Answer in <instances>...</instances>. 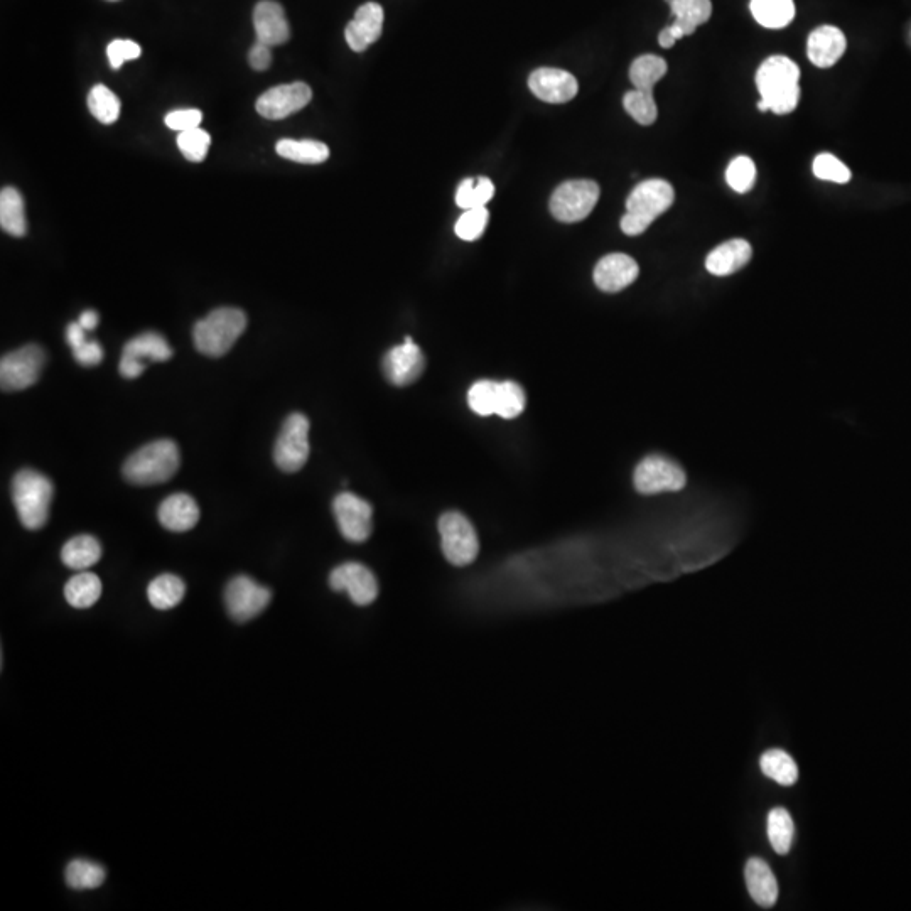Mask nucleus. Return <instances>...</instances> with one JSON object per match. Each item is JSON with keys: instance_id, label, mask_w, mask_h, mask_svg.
<instances>
[{"instance_id": "obj_6", "label": "nucleus", "mask_w": 911, "mask_h": 911, "mask_svg": "<svg viewBox=\"0 0 911 911\" xmlns=\"http://www.w3.org/2000/svg\"><path fill=\"white\" fill-rule=\"evenodd\" d=\"M443 554L453 566L464 567L478 557L480 542L473 523L463 513L446 512L439 518Z\"/></svg>"}, {"instance_id": "obj_42", "label": "nucleus", "mask_w": 911, "mask_h": 911, "mask_svg": "<svg viewBox=\"0 0 911 911\" xmlns=\"http://www.w3.org/2000/svg\"><path fill=\"white\" fill-rule=\"evenodd\" d=\"M211 146V137L208 132L196 127V129L184 130L179 132L178 147L183 152V156L191 162L205 161L208 149Z\"/></svg>"}, {"instance_id": "obj_44", "label": "nucleus", "mask_w": 911, "mask_h": 911, "mask_svg": "<svg viewBox=\"0 0 911 911\" xmlns=\"http://www.w3.org/2000/svg\"><path fill=\"white\" fill-rule=\"evenodd\" d=\"M814 174L822 181H831V183L846 184L851 181V169L847 168L844 162L839 161L832 154H819L814 159Z\"/></svg>"}, {"instance_id": "obj_5", "label": "nucleus", "mask_w": 911, "mask_h": 911, "mask_svg": "<svg viewBox=\"0 0 911 911\" xmlns=\"http://www.w3.org/2000/svg\"><path fill=\"white\" fill-rule=\"evenodd\" d=\"M245 328L247 314L242 309L218 308L196 323L193 340L200 353L220 358L232 350Z\"/></svg>"}, {"instance_id": "obj_46", "label": "nucleus", "mask_w": 911, "mask_h": 911, "mask_svg": "<svg viewBox=\"0 0 911 911\" xmlns=\"http://www.w3.org/2000/svg\"><path fill=\"white\" fill-rule=\"evenodd\" d=\"M201 120H203V114H201L200 110H196V108H184V110L169 112V114L166 115L164 122H166L169 129L184 132V130L200 127Z\"/></svg>"}, {"instance_id": "obj_29", "label": "nucleus", "mask_w": 911, "mask_h": 911, "mask_svg": "<svg viewBox=\"0 0 911 911\" xmlns=\"http://www.w3.org/2000/svg\"><path fill=\"white\" fill-rule=\"evenodd\" d=\"M184 594H186L184 581L174 574H162V576L156 577L147 588L149 603L156 610L162 611L176 608L183 601Z\"/></svg>"}, {"instance_id": "obj_50", "label": "nucleus", "mask_w": 911, "mask_h": 911, "mask_svg": "<svg viewBox=\"0 0 911 911\" xmlns=\"http://www.w3.org/2000/svg\"><path fill=\"white\" fill-rule=\"evenodd\" d=\"M78 323H80L83 328L87 329V331H93V329L98 326V314L95 313V311H92V309H88L85 313H81Z\"/></svg>"}, {"instance_id": "obj_1", "label": "nucleus", "mask_w": 911, "mask_h": 911, "mask_svg": "<svg viewBox=\"0 0 911 911\" xmlns=\"http://www.w3.org/2000/svg\"><path fill=\"white\" fill-rule=\"evenodd\" d=\"M800 68L787 56H771L763 61L756 73V85L761 100L758 110L787 115L798 107L800 100Z\"/></svg>"}, {"instance_id": "obj_19", "label": "nucleus", "mask_w": 911, "mask_h": 911, "mask_svg": "<svg viewBox=\"0 0 911 911\" xmlns=\"http://www.w3.org/2000/svg\"><path fill=\"white\" fill-rule=\"evenodd\" d=\"M640 274L637 260L626 254H610L599 260L594 269V284L603 292L623 291L637 281Z\"/></svg>"}, {"instance_id": "obj_2", "label": "nucleus", "mask_w": 911, "mask_h": 911, "mask_svg": "<svg viewBox=\"0 0 911 911\" xmlns=\"http://www.w3.org/2000/svg\"><path fill=\"white\" fill-rule=\"evenodd\" d=\"M675 191L664 179H648L638 184L626 200V213L621 218V230L628 237L647 232L658 216L674 205Z\"/></svg>"}, {"instance_id": "obj_33", "label": "nucleus", "mask_w": 911, "mask_h": 911, "mask_svg": "<svg viewBox=\"0 0 911 911\" xmlns=\"http://www.w3.org/2000/svg\"><path fill=\"white\" fill-rule=\"evenodd\" d=\"M275 151L284 159L299 164H321L328 161L329 149L326 144L319 141H292V139H282L277 142Z\"/></svg>"}, {"instance_id": "obj_11", "label": "nucleus", "mask_w": 911, "mask_h": 911, "mask_svg": "<svg viewBox=\"0 0 911 911\" xmlns=\"http://www.w3.org/2000/svg\"><path fill=\"white\" fill-rule=\"evenodd\" d=\"M173 356V348L169 346L164 336L154 331H147L135 336L124 346V353L120 358L119 372L124 378L141 377L146 370V360L151 362H168Z\"/></svg>"}, {"instance_id": "obj_36", "label": "nucleus", "mask_w": 911, "mask_h": 911, "mask_svg": "<svg viewBox=\"0 0 911 911\" xmlns=\"http://www.w3.org/2000/svg\"><path fill=\"white\" fill-rule=\"evenodd\" d=\"M65 878L66 885L73 890H95L105 883V869L87 859H75L68 864Z\"/></svg>"}, {"instance_id": "obj_27", "label": "nucleus", "mask_w": 911, "mask_h": 911, "mask_svg": "<svg viewBox=\"0 0 911 911\" xmlns=\"http://www.w3.org/2000/svg\"><path fill=\"white\" fill-rule=\"evenodd\" d=\"M0 227L17 238L24 237L27 232L24 198L12 186H6L0 193Z\"/></svg>"}, {"instance_id": "obj_37", "label": "nucleus", "mask_w": 911, "mask_h": 911, "mask_svg": "<svg viewBox=\"0 0 911 911\" xmlns=\"http://www.w3.org/2000/svg\"><path fill=\"white\" fill-rule=\"evenodd\" d=\"M88 108L93 117L102 124H115L119 120L120 100L110 88L105 85H95L92 92L88 93Z\"/></svg>"}, {"instance_id": "obj_52", "label": "nucleus", "mask_w": 911, "mask_h": 911, "mask_svg": "<svg viewBox=\"0 0 911 911\" xmlns=\"http://www.w3.org/2000/svg\"><path fill=\"white\" fill-rule=\"evenodd\" d=\"M108 2H119V0H108Z\"/></svg>"}, {"instance_id": "obj_25", "label": "nucleus", "mask_w": 911, "mask_h": 911, "mask_svg": "<svg viewBox=\"0 0 911 911\" xmlns=\"http://www.w3.org/2000/svg\"><path fill=\"white\" fill-rule=\"evenodd\" d=\"M744 879L750 896L761 908H773L778 900L777 876L771 871L766 861L751 858L744 868Z\"/></svg>"}, {"instance_id": "obj_18", "label": "nucleus", "mask_w": 911, "mask_h": 911, "mask_svg": "<svg viewBox=\"0 0 911 911\" xmlns=\"http://www.w3.org/2000/svg\"><path fill=\"white\" fill-rule=\"evenodd\" d=\"M383 9L377 2H367L358 7L355 17L346 26V43L355 53H362L377 43L383 31Z\"/></svg>"}, {"instance_id": "obj_40", "label": "nucleus", "mask_w": 911, "mask_h": 911, "mask_svg": "<svg viewBox=\"0 0 911 911\" xmlns=\"http://www.w3.org/2000/svg\"><path fill=\"white\" fill-rule=\"evenodd\" d=\"M496 397H498V382L493 380H480L473 383L468 392V405L478 416H496Z\"/></svg>"}, {"instance_id": "obj_3", "label": "nucleus", "mask_w": 911, "mask_h": 911, "mask_svg": "<svg viewBox=\"0 0 911 911\" xmlns=\"http://www.w3.org/2000/svg\"><path fill=\"white\" fill-rule=\"evenodd\" d=\"M178 444L171 439H159L130 454L124 464L125 480L134 485H159L171 480L179 469Z\"/></svg>"}, {"instance_id": "obj_7", "label": "nucleus", "mask_w": 911, "mask_h": 911, "mask_svg": "<svg viewBox=\"0 0 911 911\" xmlns=\"http://www.w3.org/2000/svg\"><path fill=\"white\" fill-rule=\"evenodd\" d=\"M598 183L589 179H576L562 183L550 198V213L562 223L583 222L598 205Z\"/></svg>"}, {"instance_id": "obj_17", "label": "nucleus", "mask_w": 911, "mask_h": 911, "mask_svg": "<svg viewBox=\"0 0 911 911\" xmlns=\"http://www.w3.org/2000/svg\"><path fill=\"white\" fill-rule=\"evenodd\" d=\"M530 92L542 102L567 103L579 92L576 76L557 68H539L529 78Z\"/></svg>"}, {"instance_id": "obj_8", "label": "nucleus", "mask_w": 911, "mask_h": 911, "mask_svg": "<svg viewBox=\"0 0 911 911\" xmlns=\"http://www.w3.org/2000/svg\"><path fill=\"white\" fill-rule=\"evenodd\" d=\"M46 363V353L39 345H26L2 356L0 385L4 392L26 390L38 382Z\"/></svg>"}, {"instance_id": "obj_45", "label": "nucleus", "mask_w": 911, "mask_h": 911, "mask_svg": "<svg viewBox=\"0 0 911 911\" xmlns=\"http://www.w3.org/2000/svg\"><path fill=\"white\" fill-rule=\"evenodd\" d=\"M141 53V46L130 39H115L108 44L107 48L108 61H110L112 70H120V66L124 65L125 61L137 60Z\"/></svg>"}, {"instance_id": "obj_15", "label": "nucleus", "mask_w": 911, "mask_h": 911, "mask_svg": "<svg viewBox=\"0 0 911 911\" xmlns=\"http://www.w3.org/2000/svg\"><path fill=\"white\" fill-rule=\"evenodd\" d=\"M311 98V88L302 81H296L270 88L264 95H260L255 108L264 119L281 120L302 110L311 102Z\"/></svg>"}, {"instance_id": "obj_31", "label": "nucleus", "mask_w": 911, "mask_h": 911, "mask_svg": "<svg viewBox=\"0 0 911 911\" xmlns=\"http://www.w3.org/2000/svg\"><path fill=\"white\" fill-rule=\"evenodd\" d=\"M751 14L768 29L787 27L795 17L793 0H751Z\"/></svg>"}, {"instance_id": "obj_48", "label": "nucleus", "mask_w": 911, "mask_h": 911, "mask_svg": "<svg viewBox=\"0 0 911 911\" xmlns=\"http://www.w3.org/2000/svg\"><path fill=\"white\" fill-rule=\"evenodd\" d=\"M248 63H250V66H252L255 71L269 70L270 63H272V53H270V46L257 41V43L252 46V49H250V54H248Z\"/></svg>"}, {"instance_id": "obj_51", "label": "nucleus", "mask_w": 911, "mask_h": 911, "mask_svg": "<svg viewBox=\"0 0 911 911\" xmlns=\"http://www.w3.org/2000/svg\"><path fill=\"white\" fill-rule=\"evenodd\" d=\"M658 43H660L662 48L669 49L674 48V44L677 43V41H675L674 36L669 33V29L665 27V29H662L660 34H658Z\"/></svg>"}, {"instance_id": "obj_9", "label": "nucleus", "mask_w": 911, "mask_h": 911, "mask_svg": "<svg viewBox=\"0 0 911 911\" xmlns=\"http://www.w3.org/2000/svg\"><path fill=\"white\" fill-rule=\"evenodd\" d=\"M308 458L309 419L296 412L287 417L275 441L274 461L282 471L296 473L308 463Z\"/></svg>"}, {"instance_id": "obj_49", "label": "nucleus", "mask_w": 911, "mask_h": 911, "mask_svg": "<svg viewBox=\"0 0 911 911\" xmlns=\"http://www.w3.org/2000/svg\"><path fill=\"white\" fill-rule=\"evenodd\" d=\"M87 340V329L83 328L78 321H76V323L68 324V328H66V341H68V345L71 346V350L76 348V346H80L83 341Z\"/></svg>"}, {"instance_id": "obj_28", "label": "nucleus", "mask_w": 911, "mask_h": 911, "mask_svg": "<svg viewBox=\"0 0 911 911\" xmlns=\"http://www.w3.org/2000/svg\"><path fill=\"white\" fill-rule=\"evenodd\" d=\"M100 596H102V581L93 572L80 571L66 583V601L78 610L92 608Z\"/></svg>"}, {"instance_id": "obj_4", "label": "nucleus", "mask_w": 911, "mask_h": 911, "mask_svg": "<svg viewBox=\"0 0 911 911\" xmlns=\"http://www.w3.org/2000/svg\"><path fill=\"white\" fill-rule=\"evenodd\" d=\"M53 483L36 469H21L12 480V502L27 530L43 529L53 500Z\"/></svg>"}, {"instance_id": "obj_30", "label": "nucleus", "mask_w": 911, "mask_h": 911, "mask_svg": "<svg viewBox=\"0 0 911 911\" xmlns=\"http://www.w3.org/2000/svg\"><path fill=\"white\" fill-rule=\"evenodd\" d=\"M766 836L773 851L785 856L795 841V822L787 809L777 807L766 817Z\"/></svg>"}, {"instance_id": "obj_41", "label": "nucleus", "mask_w": 911, "mask_h": 911, "mask_svg": "<svg viewBox=\"0 0 911 911\" xmlns=\"http://www.w3.org/2000/svg\"><path fill=\"white\" fill-rule=\"evenodd\" d=\"M726 181H728L729 188L739 195L748 193L755 186L756 181V166L753 159L748 156L734 157L726 169Z\"/></svg>"}, {"instance_id": "obj_34", "label": "nucleus", "mask_w": 911, "mask_h": 911, "mask_svg": "<svg viewBox=\"0 0 911 911\" xmlns=\"http://www.w3.org/2000/svg\"><path fill=\"white\" fill-rule=\"evenodd\" d=\"M665 73H667V63L664 58L655 56V54L640 56L630 66V80L638 90L653 92V87L664 78Z\"/></svg>"}, {"instance_id": "obj_13", "label": "nucleus", "mask_w": 911, "mask_h": 911, "mask_svg": "<svg viewBox=\"0 0 911 911\" xmlns=\"http://www.w3.org/2000/svg\"><path fill=\"white\" fill-rule=\"evenodd\" d=\"M333 513L340 532L346 540L362 544L372 535L373 508L367 500H363L355 493L345 491L336 496L333 502Z\"/></svg>"}, {"instance_id": "obj_38", "label": "nucleus", "mask_w": 911, "mask_h": 911, "mask_svg": "<svg viewBox=\"0 0 911 911\" xmlns=\"http://www.w3.org/2000/svg\"><path fill=\"white\" fill-rule=\"evenodd\" d=\"M623 105L631 119L637 120L640 125H652L657 120V102L650 90H631L623 98Z\"/></svg>"}, {"instance_id": "obj_20", "label": "nucleus", "mask_w": 911, "mask_h": 911, "mask_svg": "<svg viewBox=\"0 0 911 911\" xmlns=\"http://www.w3.org/2000/svg\"><path fill=\"white\" fill-rule=\"evenodd\" d=\"M254 27L257 41L270 48L281 46L291 38V27L281 4L274 0H262L254 11Z\"/></svg>"}, {"instance_id": "obj_22", "label": "nucleus", "mask_w": 911, "mask_h": 911, "mask_svg": "<svg viewBox=\"0 0 911 911\" xmlns=\"http://www.w3.org/2000/svg\"><path fill=\"white\" fill-rule=\"evenodd\" d=\"M157 517L164 529L171 532H188L195 529L200 522V507L193 496L186 493H174L159 505Z\"/></svg>"}, {"instance_id": "obj_16", "label": "nucleus", "mask_w": 911, "mask_h": 911, "mask_svg": "<svg viewBox=\"0 0 911 911\" xmlns=\"http://www.w3.org/2000/svg\"><path fill=\"white\" fill-rule=\"evenodd\" d=\"M426 368V358L421 348L407 336L402 345H397L383 358L385 377L395 387H407L416 382Z\"/></svg>"}, {"instance_id": "obj_43", "label": "nucleus", "mask_w": 911, "mask_h": 911, "mask_svg": "<svg viewBox=\"0 0 911 911\" xmlns=\"http://www.w3.org/2000/svg\"><path fill=\"white\" fill-rule=\"evenodd\" d=\"M488 220H490V213L485 206L475 208V210H466L463 215L459 216L454 232L464 242H475L485 233Z\"/></svg>"}, {"instance_id": "obj_14", "label": "nucleus", "mask_w": 911, "mask_h": 911, "mask_svg": "<svg viewBox=\"0 0 911 911\" xmlns=\"http://www.w3.org/2000/svg\"><path fill=\"white\" fill-rule=\"evenodd\" d=\"M329 586L345 591L356 606H368L378 596L377 577L360 562H345L329 574Z\"/></svg>"}, {"instance_id": "obj_35", "label": "nucleus", "mask_w": 911, "mask_h": 911, "mask_svg": "<svg viewBox=\"0 0 911 911\" xmlns=\"http://www.w3.org/2000/svg\"><path fill=\"white\" fill-rule=\"evenodd\" d=\"M493 195H495V184L490 178L480 176V178L464 179L456 191V205L463 210L483 208L486 203H490Z\"/></svg>"}, {"instance_id": "obj_10", "label": "nucleus", "mask_w": 911, "mask_h": 911, "mask_svg": "<svg viewBox=\"0 0 911 911\" xmlns=\"http://www.w3.org/2000/svg\"><path fill=\"white\" fill-rule=\"evenodd\" d=\"M633 483L642 495H657L662 491H680L687 483V476L680 464L665 456L652 454L642 459L635 469Z\"/></svg>"}, {"instance_id": "obj_21", "label": "nucleus", "mask_w": 911, "mask_h": 911, "mask_svg": "<svg viewBox=\"0 0 911 911\" xmlns=\"http://www.w3.org/2000/svg\"><path fill=\"white\" fill-rule=\"evenodd\" d=\"M846 36L836 26H820L810 34L807 56L819 68H831L846 53Z\"/></svg>"}, {"instance_id": "obj_26", "label": "nucleus", "mask_w": 911, "mask_h": 911, "mask_svg": "<svg viewBox=\"0 0 911 911\" xmlns=\"http://www.w3.org/2000/svg\"><path fill=\"white\" fill-rule=\"evenodd\" d=\"M102 557V545L93 535H76L61 549V561L73 571H88Z\"/></svg>"}, {"instance_id": "obj_24", "label": "nucleus", "mask_w": 911, "mask_h": 911, "mask_svg": "<svg viewBox=\"0 0 911 911\" xmlns=\"http://www.w3.org/2000/svg\"><path fill=\"white\" fill-rule=\"evenodd\" d=\"M675 16L674 24L667 26L675 41L694 34L697 27L711 19V0H667Z\"/></svg>"}, {"instance_id": "obj_39", "label": "nucleus", "mask_w": 911, "mask_h": 911, "mask_svg": "<svg viewBox=\"0 0 911 911\" xmlns=\"http://www.w3.org/2000/svg\"><path fill=\"white\" fill-rule=\"evenodd\" d=\"M527 397L522 387L517 382H498V397H496V416L503 419H515L525 410Z\"/></svg>"}, {"instance_id": "obj_12", "label": "nucleus", "mask_w": 911, "mask_h": 911, "mask_svg": "<svg viewBox=\"0 0 911 911\" xmlns=\"http://www.w3.org/2000/svg\"><path fill=\"white\" fill-rule=\"evenodd\" d=\"M270 599V589L260 586L248 576L233 577L225 589L228 615L240 623L254 620L255 616H259L269 606Z\"/></svg>"}, {"instance_id": "obj_47", "label": "nucleus", "mask_w": 911, "mask_h": 911, "mask_svg": "<svg viewBox=\"0 0 911 911\" xmlns=\"http://www.w3.org/2000/svg\"><path fill=\"white\" fill-rule=\"evenodd\" d=\"M73 356L81 367H95L103 360V348L98 341H83L80 346L73 348Z\"/></svg>"}, {"instance_id": "obj_32", "label": "nucleus", "mask_w": 911, "mask_h": 911, "mask_svg": "<svg viewBox=\"0 0 911 911\" xmlns=\"http://www.w3.org/2000/svg\"><path fill=\"white\" fill-rule=\"evenodd\" d=\"M760 768L765 777L782 787H792L798 780V766L792 756L783 750H768L763 753Z\"/></svg>"}, {"instance_id": "obj_23", "label": "nucleus", "mask_w": 911, "mask_h": 911, "mask_svg": "<svg viewBox=\"0 0 911 911\" xmlns=\"http://www.w3.org/2000/svg\"><path fill=\"white\" fill-rule=\"evenodd\" d=\"M753 255V248L743 238H734L714 248L707 255L706 269L716 277H726L748 265Z\"/></svg>"}]
</instances>
